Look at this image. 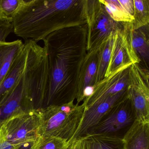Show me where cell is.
Returning <instances> with one entry per match:
<instances>
[{"instance_id":"cell-1","label":"cell","mask_w":149,"mask_h":149,"mask_svg":"<svg viewBox=\"0 0 149 149\" xmlns=\"http://www.w3.org/2000/svg\"><path fill=\"white\" fill-rule=\"evenodd\" d=\"M87 24L64 28L43 40L47 54L48 80L43 107L74 102L80 69L87 53Z\"/></svg>"},{"instance_id":"cell-2","label":"cell","mask_w":149,"mask_h":149,"mask_svg":"<svg viewBox=\"0 0 149 149\" xmlns=\"http://www.w3.org/2000/svg\"><path fill=\"white\" fill-rule=\"evenodd\" d=\"M86 1L24 0L14 18V33L37 43L59 29L85 25Z\"/></svg>"},{"instance_id":"cell-3","label":"cell","mask_w":149,"mask_h":149,"mask_svg":"<svg viewBox=\"0 0 149 149\" xmlns=\"http://www.w3.org/2000/svg\"><path fill=\"white\" fill-rule=\"evenodd\" d=\"M46 82L43 68L36 62L27 61L19 79L0 101V123L33 108L42 96Z\"/></svg>"},{"instance_id":"cell-4","label":"cell","mask_w":149,"mask_h":149,"mask_svg":"<svg viewBox=\"0 0 149 149\" xmlns=\"http://www.w3.org/2000/svg\"><path fill=\"white\" fill-rule=\"evenodd\" d=\"M86 109L84 104L74 102L38 109L40 116L38 137L59 138L68 143L79 128Z\"/></svg>"},{"instance_id":"cell-5","label":"cell","mask_w":149,"mask_h":149,"mask_svg":"<svg viewBox=\"0 0 149 149\" xmlns=\"http://www.w3.org/2000/svg\"><path fill=\"white\" fill-rule=\"evenodd\" d=\"M136 120L134 109L127 92L105 113L87 136L104 135L123 138Z\"/></svg>"},{"instance_id":"cell-6","label":"cell","mask_w":149,"mask_h":149,"mask_svg":"<svg viewBox=\"0 0 149 149\" xmlns=\"http://www.w3.org/2000/svg\"><path fill=\"white\" fill-rule=\"evenodd\" d=\"M87 52L98 48L111 35L119 28L99 0H87Z\"/></svg>"},{"instance_id":"cell-7","label":"cell","mask_w":149,"mask_h":149,"mask_svg":"<svg viewBox=\"0 0 149 149\" xmlns=\"http://www.w3.org/2000/svg\"><path fill=\"white\" fill-rule=\"evenodd\" d=\"M132 23H121L114 33L110 59L104 77L139 64L140 60L132 46Z\"/></svg>"},{"instance_id":"cell-8","label":"cell","mask_w":149,"mask_h":149,"mask_svg":"<svg viewBox=\"0 0 149 149\" xmlns=\"http://www.w3.org/2000/svg\"><path fill=\"white\" fill-rule=\"evenodd\" d=\"M39 125L38 109H30L6 120L3 123L2 129L7 140L16 149L36 140Z\"/></svg>"},{"instance_id":"cell-9","label":"cell","mask_w":149,"mask_h":149,"mask_svg":"<svg viewBox=\"0 0 149 149\" xmlns=\"http://www.w3.org/2000/svg\"><path fill=\"white\" fill-rule=\"evenodd\" d=\"M128 95L136 115V120L149 123V84L142 76L138 64L130 68Z\"/></svg>"},{"instance_id":"cell-10","label":"cell","mask_w":149,"mask_h":149,"mask_svg":"<svg viewBox=\"0 0 149 149\" xmlns=\"http://www.w3.org/2000/svg\"><path fill=\"white\" fill-rule=\"evenodd\" d=\"M130 68L123 70L111 76L104 77L97 83L94 85L95 89L92 95L82 103L86 105V108L126 90L129 85Z\"/></svg>"},{"instance_id":"cell-11","label":"cell","mask_w":149,"mask_h":149,"mask_svg":"<svg viewBox=\"0 0 149 149\" xmlns=\"http://www.w3.org/2000/svg\"><path fill=\"white\" fill-rule=\"evenodd\" d=\"M13 32V23L0 22V83L24 47V43L21 40L6 41L7 37Z\"/></svg>"},{"instance_id":"cell-12","label":"cell","mask_w":149,"mask_h":149,"mask_svg":"<svg viewBox=\"0 0 149 149\" xmlns=\"http://www.w3.org/2000/svg\"><path fill=\"white\" fill-rule=\"evenodd\" d=\"M127 92V89L113 96L108 97L99 103L86 108L79 128L69 143L77 139L87 136L91 131L98 123L105 113L117 102L123 97Z\"/></svg>"},{"instance_id":"cell-13","label":"cell","mask_w":149,"mask_h":149,"mask_svg":"<svg viewBox=\"0 0 149 149\" xmlns=\"http://www.w3.org/2000/svg\"><path fill=\"white\" fill-rule=\"evenodd\" d=\"M99 48L87 52L80 69L78 77V92L76 98L77 103L79 104L81 103L84 89L88 86H94L95 84Z\"/></svg>"},{"instance_id":"cell-14","label":"cell","mask_w":149,"mask_h":149,"mask_svg":"<svg viewBox=\"0 0 149 149\" xmlns=\"http://www.w3.org/2000/svg\"><path fill=\"white\" fill-rule=\"evenodd\" d=\"M123 149H149V123L136 120L123 138Z\"/></svg>"},{"instance_id":"cell-15","label":"cell","mask_w":149,"mask_h":149,"mask_svg":"<svg viewBox=\"0 0 149 149\" xmlns=\"http://www.w3.org/2000/svg\"><path fill=\"white\" fill-rule=\"evenodd\" d=\"M29 49V41L24 43L23 49L18 56L7 74L0 83V101L11 89L23 74L26 67Z\"/></svg>"},{"instance_id":"cell-16","label":"cell","mask_w":149,"mask_h":149,"mask_svg":"<svg viewBox=\"0 0 149 149\" xmlns=\"http://www.w3.org/2000/svg\"><path fill=\"white\" fill-rule=\"evenodd\" d=\"M149 25L133 30L132 46L140 62L142 61L147 69L149 70Z\"/></svg>"},{"instance_id":"cell-17","label":"cell","mask_w":149,"mask_h":149,"mask_svg":"<svg viewBox=\"0 0 149 149\" xmlns=\"http://www.w3.org/2000/svg\"><path fill=\"white\" fill-rule=\"evenodd\" d=\"M107 13L115 22L118 23H132L134 17L128 13L121 6L118 0H99Z\"/></svg>"},{"instance_id":"cell-18","label":"cell","mask_w":149,"mask_h":149,"mask_svg":"<svg viewBox=\"0 0 149 149\" xmlns=\"http://www.w3.org/2000/svg\"><path fill=\"white\" fill-rule=\"evenodd\" d=\"M114 33L100 46L98 52V66L96 84L103 79L110 59Z\"/></svg>"},{"instance_id":"cell-19","label":"cell","mask_w":149,"mask_h":149,"mask_svg":"<svg viewBox=\"0 0 149 149\" xmlns=\"http://www.w3.org/2000/svg\"><path fill=\"white\" fill-rule=\"evenodd\" d=\"M134 21L132 22L133 30L149 25V0H133Z\"/></svg>"},{"instance_id":"cell-20","label":"cell","mask_w":149,"mask_h":149,"mask_svg":"<svg viewBox=\"0 0 149 149\" xmlns=\"http://www.w3.org/2000/svg\"><path fill=\"white\" fill-rule=\"evenodd\" d=\"M24 0H0V22L13 23Z\"/></svg>"},{"instance_id":"cell-21","label":"cell","mask_w":149,"mask_h":149,"mask_svg":"<svg viewBox=\"0 0 149 149\" xmlns=\"http://www.w3.org/2000/svg\"><path fill=\"white\" fill-rule=\"evenodd\" d=\"M68 144L67 141L59 138L39 136L32 143L31 149H66Z\"/></svg>"},{"instance_id":"cell-22","label":"cell","mask_w":149,"mask_h":149,"mask_svg":"<svg viewBox=\"0 0 149 149\" xmlns=\"http://www.w3.org/2000/svg\"><path fill=\"white\" fill-rule=\"evenodd\" d=\"M99 146L100 149H123V138L109 135L88 136Z\"/></svg>"},{"instance_id":"cell-23","label":"cell","mask_w":149,"mask_h":149,"mask_svg":"<svg viewBox=\"0 0 149 149\" xmlns=\"http://www.w3.org/2000/svg\"><path fill=\"white\" fill-rule=\"evenodd\" d=\"M86 137L77 139L68 143L66 149H85Z\"/></svg>"},{"instance_id":"cell-24","label":"cell","mask_w":149,"mask_h":149,"mask_svg":"<svg viewBox=\"0 0 149 149\" xmlns=\"http://www.w3.org/2000/svg\"><path fill=\"white\" fill-rule=\"evenodd\" d=\"M124 9L131 15L134 14V1L133 0H118Z\"/></svg>"},{"instance_id":"cell-25","label":"cell","mask_w":149,"mask_h":149,"mask_svg":"<svg viewBox=\"0 0 149 149\" xmlns=\"http://www.w3.org/2000/svg\"><path fill=\"white\" fill-rule=\"evenodd\" d=\"M0 149H16L13 144L7 140L2 129H1V136L0 138Z\"/></svg>"},{"instance_id":"cell-26","label":"cell","mask_w":149,"mask_h":149,"mask_svg":"<svg viewBox=\"0 0 149 149\" xmlns=\"http://www.w3.org/2000/svg\"><path fill=\"white\" fill-rule=\"evenodd\" d=\"M85 137V149H100L98 145L89 136Z\"/></svg>"},{"instance_id":"cell-27","label":"cell","mask_w":149,"mask_h":149,"mask_svg":"<svg viewBox=\"0 0 149 149\" xmlns=\"http://www.w3.org/2000/svg\"><path fill=\"white\" fill-rule=\"evenodd\" d=\"M32 143H28L23 145L22 146H19V147L16 148V149H31Z\"/></svg>"},{"instance_id":"cell-28","label":"cell","mask_w":149,"mask_h":149,"mask_svg":"<svg viewBox=\"0 0 149 149\" xmlns=\"http://www.w3.org/2000/svg\"><path fill=\"white\" fill-rule=\"evenodd\" d=\"M2 124H3V123H0V138H1V136Z\"/></svg>"}]
</instances>
